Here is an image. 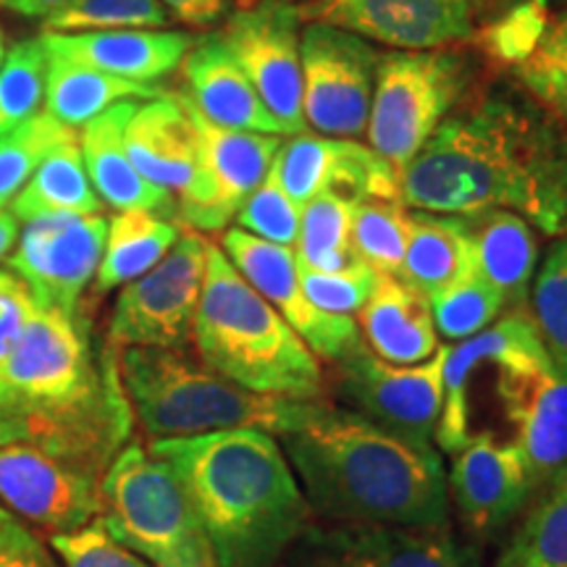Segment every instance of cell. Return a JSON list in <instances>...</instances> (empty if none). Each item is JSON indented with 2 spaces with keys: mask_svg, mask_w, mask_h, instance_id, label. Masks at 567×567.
Masks as SVG:
<instances>
[{
  "mask_svg": "<svg viewBox=\"0 0 567 567\" xmlns=\"http://www.w3.org/2000/svg\"><path fill=\"white\" fill-rule=\"evenodd\" d=\"M452 457L446 484L471 534L494 536L534 496L526 455L517 442L476 434Z\"/></svg>",
  "mask_w": 567,
  "mask_h": 567,
  "instance_id": "21",
  "label": "cell"
},
{
  "mask_svg": "<svg viewBox=\"0 0 567 567\" xmlns=\"http://www.w3.org/2000/svg\"><path fill=\"white\" fill-rule=\"evenodd\" d=\"M0 513H3V507H0Z\"/></svg>",
  "mask_w": 567,
  "mask_h": 567,
  "instance_id": "55",
  "label": "cell"
},
{
  "mask_svg": "<svg viewBox=\"0 0 567 567\" xmlns=\"http://www.w3.org/2000/svg\"><path fill=\"white\" fill-rule=\"evenodd\" d=\"M48 53V51H45ZM161 84H140L84 66L63 55L48 53L45 111L63 126H84L111 105L124 101H153L163 95Z\"/></svg>",
  "mask_w": 567,
  "mask_h": 567,
  "instance_id": "29",
  "label": "cell"
},
{
  "mask_svg": "<svg viewBox=\"0 0 567 567\" xmlns=\"http://www.w3.org/2000/svg\"><path fill=\"white\" fill-rule=\"evenodd\" d=\"M276 439L316 517L400 528L450 520V486L434 446H417L329 402L302 429Z\"/></svg>",
  "mask_w": 567,
  "mask_h": 567,
  "instance_id": "3",
  "label": "cell"
},
{
  "mask_svg": "<svg viewBox=\"0 0 567 567\" xmlns=\"http://www.w3.org/2000/svg\"><path fill=\"white\" fill-rule=\"evenodd\" d=\"M457 221L471 245L473 274L502 297L505 308L526 310L538 264L530 224L513 210H478Z\"/></svg>",
  "mask_w": 567,
  "mask_h": 567,
  "instance_id": "27",
  "label": "cell"
},
{
  "mask_svg": "<svg viewBox=\"0 0 567 567\" xmlns=\"http://www.w3.org/2000/svg\"><path fill=\"white\" fill-rule=\"evenodd\" d=\"M381 53L339 27L310 21L300 38L302 116L323 137L365 134Z\"/></svg>",
  "mask_w": 567,
  "mask_h": 567,
  "instance_id": "10",
  "label": "cell"
},
{
  "mask_svg": "<svg viewBox=\"0 0 567 567\" xmlns=\"http://www.w3.org/2000/svg\"><path fill=\"white\" fill-rule=\"evenodd\" d=\"M189 113H193L197 132H200L205 168H208L213 184V203L193 224V231H221L229 226L231 218H237L247 197L271 172L284 142L279 134L237 132L210 124L193 103H189Z\"/></svg>",
  "mask_w": 567,
  "mask_h": 567,
  "instance_id": "25",
  "label": "cell"
},
{
  "mask_svg": "<svg viewBox=\"0 0 567 567\" xmlns=\"http://www.w3.org/2000/svg\"><path fill=\"white\" fill-rule=\"evenodd\" d=\"M473 3V13H476V19H494L499 17V13H505L507 9H513L517 3H526V0H471Z\"/></svg>",
  "mask_w": 567,
  "mask_h": 567,
  "instance_id": "51",
  "label": "cell"
},
{
  "mask_svg": "<svg viewBox=\"0 0 567 567\" xmlns=\"http://www.w3.org/2000/svg\"><path fill=\"white\" fill-rule=\"evenodd\" d=\"M109 218L103 213H48L24 224L11 274L27 284L34 302L82 313V295L101 266Z\"/></svg>",
  "mask_w": 567,
  "mask_h": 567,
  "instance_id": "14",
  "label": "cell"
},
{
  "mask_svg": "<svg viewBox=\"0 0 567 567\" xmlns=\"http://www.w3.org/2000/svg\"><path fill=\"white\" fill-rule=\"evenodd\" d=\"M184 95L200 111L203 118L224 130L287 134L279 118L266 109L247 74L216 34L195 38L182 61Z\"/></svg>",
  "mask_w": 567,
  "mask_h": 567,
  "instance_id": "24",
  "label": "cell"
},
{
  "mask_svg": "<svg viewBox=\"0 0 567 567\" xmlns=\"http://www.w3.org/2000/svg\"><path fill=\"white\" fill-rule=\"evenodd\" d=\"M402 205L439 216L513 210L567 231V132L509 92H478L400 174Z\"/></svg>",
  "mask_w": 567,
  "mask_h": 567,
  "instance_id": "1",
  "label": "cell"
},
{
  "mask_svg": "<svg viewBox=\"0 0 567 567\" xmlns=\"http://www.w3.org/2000/svg\"><path fill=\"white\" fill-rule=\"evenodd\" d=\"M287 3H295V6H313L318 0H287Z\"/></svg>",
  "mask_w": 567,
  "mask_h": 567,
  "instance_id": "54",
  "label": "cell"
},
{
  "mask_svg": "<svg viewBox=\"0 0 567 567\" xmlns=\"http://www.w3.org/2000/svg\"><path fill=\"white\" fill-rule=\"evenodd\" d=\"M51 547L63 567H153L105 530L101 517L71 534H53Z\"/></svg>",
  "mask_w": 567,
  "mask_h": 567,
  "instance_id": "45",
  "label": "cell"
},
{
  "mask_svg": "<svg viewBox=\"0 0 567 567\" xmlns=\"http://www.w3.org/2000/svg\"><path fill=\"white\" fill-rule=\"evenodd\" d=\"M158 3L166 6L176 21L205 30V27H216L218 21L229 17L231 0H158Z\"/></svg>",
  "mask_w": 567,
  "mask_h": 567,
  "instance_id": "48",
  "label": "cell"
},
{
  "mask_svg": "<svg viewBox=\"0 0 567 567\" xmlns=\"http://www.w3.org/2000/svg\"><path fill=\"white\" fill-rule=\"evenodd\" d=\"M300 287L305 297L321 308L323 313L352 316L363 310V305L371 300L379 274L373 271L365 260L354 258L342 271H310V268L297 266Z\"/></svg>",
  "mask_w": 567,
  "mask_h": 567,
  "instance_id": "44",
  "label": "cell"
},
{
  "mask_svg": "<svg viewBox=\"0 0 567 567\" xmlns=\"http://www.w3.org/2000/svg\"><path fill=\"white\" fill-rule=\"evenodd\" d=\"M300 9L287 0H258L224 19L218 38L287 134H305Z\"/></svg>",
  "mask_w": 567,
  "mask_h": 567,
  "instance_id": "15",
  "label": "cell"
},
{
  "mask_svg": "<svg viewBox=\"0 0 567 567\" xmlns=\"http://www.w3.org/2000/svg\"><path fill=\"white\" fill-rule=\"evenodd\" d=\"M124 142L134 168L153 187L174 197L176 218L193 229L213 203V184L205 168L200 132L184 92H163L137 105L126 124Z\"/></svg>",
  "mask_w": 567,
  "mask_h": 567,
  "instance_id": "13",
  "label": "cell"
},
{
  "mask_svg": "<svg viewBox=\"0 0 567 567\" xmlns=\"http://www.w3.org/2000/svg\"><path fill=\"white\" fill-rule=\"evenodd\" d=\"M494 567H567V467L538 488Z\"/></svg>",
  "mask_w": 567,
  "mask_h": 567,
  "instance_id": "33",
  "label": "cell"
},
{
  "mask_svg": "<svg viewBox=\"0 0 567 567\" xmlns=\"http://www.w3.org/2000/svg\"><path fill=\"white\" fill-rule=\"evenodd\" d=\"M484 363L499 365L507 373H542L551 371L547 347L538 337L534 318L526 310L494 321L476 337L463 339L455 347H446L444 358V400L436 423V444L446 455H457L471 442V408H467V384L471 375Z\"/></svg>",
  "mask_w": 567,
  "mask_h": 567,
  "instance_id": "19",
  "label": "cell"
},
{
  "mask_svg": "<svg viewBox=\"0 0 567 567\" xmlns=\"http://www.w3.org/2000/svg\"><path fill=\"white\" fill-rule=\"evenodd\" d=\"M471 274V245L460 229L457 216L410 210V234L400 279L431 297Z\"/></svg>",
  "mask_w": 567,
  "mask_h": 567,
  "instance_id": "31",
  "label": "cell"
},
{
  "mask_svg": "<svg viewBox=\"0 0 567 567\" xmlns=\"http://www.w3.org/2000/svg\"><path fill=\"white\" fill-rule=\"evenodd\" d=\"M193 342L205 365L243 389L323 402L326 379L316 354L213 243Z\"/></svg>",
  "mask_w": 567,
  "mask_h": 567,
  "instance_id": "5",
  "label": "cell"
},
{
  "mask_svg": "<svg viewBox=\"0 0 567 567\" xmlns=\"http://www.w3.org/2000/svg\"><path fill=\"white\" fill-rule=\"evenodd\" d=\"M48 53L42 40H21L6 51L0 63V134L11 132L34 113L45 101Z\"/></svg>",
  "mask_w": 567,
  "mask_h": 567,
  "instance_id": "38",
  "label": "cell"
},
{
  "mask_svg": "<svg viewBox=\"0 0 567 567\" xmlns=\"http://www.w3.org/2000/svg\"><path fill=\"white\" fill-rule=\"evenodd\" d=\"M137 101H124L111 105L101 116L82 126L80 145L92 189L103 205L113 210H151L158 216L174 218L176 200L163 189L153 187L142 176L126 153L124 132L132 113L137 111Z\"/></svg>",
  "mask_w": 567,
  "mask_h": 567,
  "instance_id": "26",
  "label": "cell"
},
{
  "mask_svg": "<svg viewBox=\"0 0 567 567\" xmlns=\"http://www.w3.org/2000/svg\"><path fill=\"white\" fill-rule=\"evenodd\" d=\"M530 318L551 363L567 375V231L551 245L530 289Z\"/></svg>",
  "mask_w": 567,
  "mask_h": 567,
  "instance_id": "39",
  "label": "cell"
},
{
  "mask_svg": "<svg viewBox=\"0 0 567 567\" xmlns=\"http://www.w3.org/2000/svg\"><path fill=\"white\" fill-rule=\"evenodd\" d=\"M234 3H237L239 9H250V6L258 3V0H234Z\"/></svg>",
  "mask_w": 567,
  "mask_h": 567,
  "instance_id": "53",
  "label": "cell"
},
{
  "mask_svg": "<svg viewBox=\"0 0 567 567\" xmlns=\"http://www.w3.org/2000/svg\"><path fill=\"white\" fill-rule=\"evenodd\" d=\"M118 350L95 347L84 313L34 310L0 365V444L30 442L105 476L132 436Z\"/></svg>",
  "mask_w": 567,
  "mask_h": 567,
  "instance_id": "2",
  "label": "cell"
},
{
  "mask_svg": "<svg viewBox=\"0 0 567 567\" xmlns=\"http://www.w3.org/2000/svg\"><path fill=\"white\" fill-rule=\"evenodd\" d=\"M446 347L417 365H392L365 344L334 363L337 392L368 421L417 446H431L444 400Z\"/></svg>",
  "mask_w": 567,
  "mask_h": 567,
  "instance_id": "11",
  "label": "cell"
},
{
  "mask_svg": "<svg viewBox=\"0 0 567 567\" xmlns=\"http://www.w3.org/2000/svg\"><path fill=\"white\" fill-rule=\"evenodd\" d=\"M549 21V0H526V3H517L499 17L488 19L484 30H476L473 38L488 59L515 69L534 53Z\"/></svg>",
  "mask_w": 567,
  "mask_h": 567,
  "instance_id": "42",
  "label": "cell"
},
{
  "mask_svg": "<svg viewBox=\"0 0 567 567\" xmlns=\"http://www.w3.org/2000/svg\"><path fill=\"white\" fill-rule=\"evenodd\" d=\"M515 76L528 95H534L542 109L567 130V9L551 17L534 53L515 66Z\"/></svg>",
  "mask_w": 567,
  "mask_h": 567,
  "instance_id": "40",
  "label": "cell"
},
{
  "mask_svg": "<svg viewBox=\"0 0 567 567\" xmlns=\"http://www.w3.org/2000/svg\"><path fill=\"white\" fill-rule=\"evenodd\" d=\"M502 405L517 425L534 494L567 467V375L557 368L542 373L499 371Z\"/></svg>",
  "mask_w": 567,
  "mask_h": 567,
  "instance_id": "22",
  "label": "cell"
},
{
  "mask_svg": "<svg viewBox=\"0 0 567 567\" xmlns=\"http://www.w3.org/2000/svg\"><path fill=\"white\" fill-rule=\"evenodd\" d=\"M358 200L339 193H321L302 205L297 231V260L310 271H342L358 255L352 250V218Z\"/></svg>",
  "mask_w": 567,
  "mask_h": 567,
  "instance_id": "34",
  "label": "cell"
},
{
  "mask_svg": "<svg viewBox=\"0 0 567 567\" xmlns=\"http://www.w3.org/2000/svg\"><path fill=\"white\" fill-rule=\"evenodd\" d=\"M302 21H321L396 51H439L473 40L471 0H318L297 6Z\"/></svg>",
  "mask_w": 567,
  "mask_h": 567,
  "instance_id": "18",
  "label": "cell"
},
{
  "mask_svg": "<svg viewBox=\"0 0 567 567\" xmlns=\"http://www.w3.org/2000/svg\"><path fill=\"white\" fill-rule=\"evenodd\" d=\"M271 567H481L446 526L400 528L371 523H310Z\"/></svg>",
  "mask_w": 567,
  "mask_h": 567,
  "instance_id": "12",
  "label": "cell"
},
{
  "mask_svg": "<svg viewBox=\"0 0 567 567\" xmlns=\"http://www.w3.org/2000/svg\"><path fill=\"white\" fill-rule=\"evenodd\" d=\"M19 237V221L13 218V213L0 210V260L9 258V252L17 247Z\"/></svg>",
  "mask_w": 567,
  "mask_h": 567,
  "instance_id": "50",
  "label": "cell"
},
{
  "mask_svg": "<svg viewBox=\"0 0 567 567\" xmlns=\"http://www.w3.org/2000/svg\"><path fill=\"white\" fill-rule=\"evenodd\" d=\"M71 132V126L55 122L48 111H40L11 132L0 134V210L9 208L42 158Z\"/></svg>",
  "mask_w": 567,
  "mask_h": 567,
  "instance_id": "36",
  "label": "cell"
},
{
  "mask_svg": "<svg viewBox=\"0 0 567 567\" xmlns=\"http://www.w3.org/2000/svg\"><path fill=\"white\" fill-rule=\"evenodd\" d=\"M101 520L122 547L153 567H218L179 478L145 446L126 444L103 484Z\"/></svg>",
  "mask_w": 567,
  "mask_h": 567,
  "instance_id": "7",
  "label": "cell"
},
{
  "mask_svg": "<svg viewBox=\"0 0 567 567\" xmlns=\"http://www.w3.org/2000/svg\"><path fill=\"white\" fill-rule=\"evenodd\" d=\"M118 373L132 413L153 442L224 429L292 434L323 405L250 392L187 350L126 347L118 350Z\"/></svg>",
  "mask_w": 567,
  "mask_h": 567,
  "instance_id": "6",
  "label": "cell"
},
{
  "mask_svg": "<svg viewBox=\"0 0 567 567\" xmlns=\"http://www.w3.org/2000/svg\"><path fill=\"white\" fill-rule=\"evenodd\" d=\"M42 48L140 84H161L182 66L195 38L182 30L42 32Z\"/></svg>",
  "mask_w": 567,
  "mask_h": 567,
  "instance_id": "23",
  "label": "cell"
},
{
  "mask_svg": "<svg viewBox=\"0 0 567 567\" xmlns=\"http://www.w3.org/2000/svg\"><path fill=\"white\" fill-rule=\"evenodd\" d=\"M103 476L30 442L0 444V502L53 534H71L101 517Z\"/></svg>",
  "mask_w": 567,
  "mask_h": 567,
  "instance_id": "16",
  "label": "cell"
},
{
  "mask_svg": "<svg viewBox=\"0 0 567 567\" xmlns=\"http://www.w3.org/2000/svg\"><path fill=\"white\" fill-rule=\"evenodd\" d=\"M410 234V213L400 200H360L352 218V250L375 274L400 276Z\"/></svg>",
  "mask_w": 567,
  "mask_h": 567,
  "instance_id": "35",
  "label": "cell"
},
{
  "mask_svg": "<svg viewBox=\"0 0 567 567\" xmlns=\"http://www.w3.org/2000/svg\"><path fill=\"white\" fill-rule=\"evenodd\" d=\"M34 310V297L17 274L0 271V365L9 358Z\"/></svg>",
  "mask_w": 567,
  "mask_h": 567,
  "instance_id": "47",
  "label": "cell"
},
{
  "mask_svg": "<svg viewBox=\"0 0 567 567\" xmlns=\"http://www.w3.org/2000/svg\"><path fill=\"white\" fill-rule=\"evenodd\" d=\"M17 221H32L48 213H101L103 203L84 168L80 134L71 132L34 168L30 182L9 205Z\"/></svg>",
  "mask_w": 567,
  "mask_h": 567,
  "instance_id": "32",
  "label": "cell"
},
{
  "mask_svg": "<svg viewBox=\"0 0 567 567\" xmlns=\"http://www.w3.org/2000/svg\"><path fill=\"white\" fill-rule=\"evenodd\" d=\"M205 264L208 239L193 229L184 231L158 266L124 284L111 310L105 342L116 350H187L195 337Z\"/></svg>",
  "mask_w": 567,
  "mask_h": 567,
  "instance_id": "9",
  "label": "cell"
},
{
  "mask_svg": "<svg viewBox=\"0 0 567 567\" xmlns=\"http://www.w3.org/2000/svg\"><path fill=\"white\" fill-rule=\"evenodd\" d=\"M182 237L179 224L151 210H122L109 218V234L101 266L95 274V295H109L166 258Z\"/></svg>",
  "mask_w": 567,
  "mask_h": 567,
  "instance_id": "30",
  "label": "cell"
},
{
  "mask_svg": "<svg viewBox=\"0 0 567 567\" xmlns=\"http://www.w3.org/2000/svg\"><path fill=\"white\" fill-rule=\"evenodd\" d=\"M172 21L158 0H71L45 19V32L168 30Z\"/></svg>",
  "mask_w": 567,
  "mask_h": 567,
  "instance_id": "37",
  "label": "cell"
},
{
  "mask_svg": "<svg viewBox=\"0 0 567 567\" xmlns=\"http://www.w3.org/2000/svg\"><path fill=\"white\" fill-rule=\"evenodd\" d=\"M368 350L392 365H417L439 350L429 297L402 281L379 274L371 300L360 310Z\"/></svg>",
  "mask_w": 567,
  "mask_h": 567,
  "instance_id": "28",
  "label": "cell"
},
{
  "mask_svg": "<svg viewBox=\"0 0 567 567\" xmlns=\"http://www.w3.org/2000/svg\"><path fill=\"white\" fill-rule=\"evenodd\" d=\"M300 213L292 197L284 193L279 174L271 166L260 187L247 197L237 213L239 229L252 234V237L266 239L271 245H281L292 250L300 231Z\"/></svg>",
  "mask_w": 567,
  "mask_h": 567,
  "instance_id": "43",
  "label": "cell"
},
{
  "mask_svg": "<svg viewBox=\"0 0 567 567\" xmlns=\"http://www.w3.org/2000/svg\"><path fill=\"white\" fill-rule=\"evenodd\" d=\"M431 316H434L436 334H442L450 342H463V339L476 337L499 318L505 310L502 297L481 281L476 274L465 276L442 292L429 297Z\"/></svg>",
  "mask_w": 567,
  "mask_h": 567,
  "instance_id": "41",
  "label": "cell"
},
{
  "mask_svg": "<svg viewBox=\"0 0 567 567\" xmlns=\"http://www.w3.org/2000/svg\"><path fill=\"white\" fill-rule=\"evenodd\" d=\"M0 567H61L42 538L17 515L0 513Z\"/></svg>",
  "mask_w": 567,
  "mask_h": 567,
  "instance_id": "46",
  "label": "cell"
},
{
  "mask_svg": "<svg viewBox=\"0 0 567 567\" xmlns=\"http://www.w3.org/2000/svg\"><path fill=\"white\" fill-rule=\"evenodd\" d=\"M66 3H71V0H3L0 6L19 13V17L45 21L48 17H53L55 11H61Z\"/></svg>",
  "mask_w": 567,
  "mask_h": 567,
  "instance_id": "49",
  "label": "cell"
},
{
  "mask_svg": "<svg viewBox=\"0 0 567 567\" xmlns=\"http://www.w3.org/2000/svg\"><path fill=\"white\" fill-rule=\"evenodd\" d=\"M147 452L179 478L218 567H271L316 523L279 439L268 431L155 439Z\"/></svg>",
  "mask_w": 567,
  "mask_h": 567,
  "instance_id": "4",
  "label": "cell"
},
{
  "mask_svg": "<svg viewBox=\"0 0 567 567\" xmlns=\"http://www.w3.org/2000/svg\"><path fill=\"white\" fill-rule=\"evenodd\" d=\"M221 250L247 284L279 310V316L295 329L318 358L331 365L363 344L358 323L350 316L323 313L308 300L297 276L295 255L289 247L271 245L243 229H229L221 237Z\"/></svg>",
  "mask_w": 567,
  "mask_h": 567,
  "instance_id": "17",
  "label": "cell"
},
{
  "mask_svg": "<svg viewBox=\"0 0 567 567\" xmlns=\"http://www.w3.org/2000/svg\"><path fill=\"white\" fill-rule=\"evenodd\" d=\"M473 80V61L460 51L381 53L365 130L368 147L402 174L460 109Z\"/></svg>",
  "mask_w": 567,
  "mask_h": 567,
  "instance_id": "8",
  "label": "cell"
},
{
  "mask_svg": "<svg viewBox=\"0 0 567 567\" xmlns=\"http://www.w3.org/2000/svg\"><path fill=\"white\" fill-rule=\"evenodd\" d=\"M3 59H6V34L0 30V63H3Z\"/></svg>",
  "mask_w": 567,
  "mask_h": 567,
  "instance_id": "52",
  "label": "cell"
},
{
  "mask_svg": "<svg viewBox=\"0 0 567 567\" xmlns=\"http://www.w3.org/2000/svg\"><path fill=\"white\" fill-rule=\"evenodd\" d=\"M0 3H3V0H0Z\"/></svg>",
  "mask_w": 567,
  "mask_h": 567,
  "instance_id": "56",
  "label": "cell"
},
{
  "mask_svg": "<svg viewBox=\"0 0 567 567\" xmlns=\"http://www.w3.org/2000/svg\"><path fill=\"white\" fill-rule=\"evenodd\" d=\"M284 193L297 208L321 193H339L350 200H400V172L373 147L354 140L295 134L274 161Z\"/></svg>",
  "mask_w": 567,
  "mask_h": 567,
  "instance_id": "20",
  "label": "cell"
}]
</instances>
